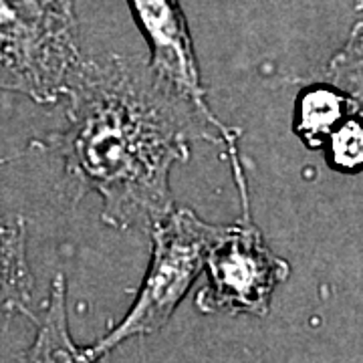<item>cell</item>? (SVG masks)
Wrapping results in <instances>:
<instances>
[{
	"mask_svg": "<svg viewBox=\"0 0 363 363\" xmlns=\"http://www.w3.org/2000/svg\"><path fill=\"white\" fill-rule=\"evenodd\" d=\"M67 125L47 147L61 160L73 200L95 194L101 220L152 228L174 210L169 174L190 160V140L222 143L145 63L87 59L67 95Z\"/></svg>",
	"mask_w": 363,
	"mask_h": 363,
	"instance_id": "obj_1",
	"label": "cell"
},
{
	"mask_svg": "<svg viewBox=\"0 0 363 363\" xmlns=\"http://www.w3.org/2000/svg\"><path fill=\"white\" fill-rule=\"evenodd\" d=\"M85 61L73 0H0V91L57 104Z\"/></svg>",
	"mask_w": 363,
	"mask_h": 363,
	"instance_id": "obj_2",
	"label": "cell"
},
{
	"mask_svg": "<svg viewBox=\"0 0 363 363\" xmlns=\"http://www.w3.org/2000/svg\"><path fill=\"white\" fill-rule=\"evenodd\" d=\"M152 259L125 317L91 350L97 359L133 337L162 331L204 272L210 248L224 226L202 220L190 208H174L152 228Z\"/></svg>",
	"mask_w": 363,
	"mask_h": 363,
	"instance_id": "obj_3",
	"label": "cell"
},
{
	"mask_svg": "<svg viewBox=\"0 0 363 363\" xmlns=\"http://www.w3.org/2000/svg\"><path fill=\"white\" fill-rule=\"evenodd\" d=\"M240 208V220L224 226V233L208 252L206 281L194 298L196 309L204 315L264 317L271 311L277 286L291 274L289 262L272 252L252 220L250 202Z\"/></svg>",
	"mask_w": 363,
	"mask_h": 363,
	"instance_id": "obj_4",
	"label": "cell"
},
{
	"mask_svg": "<svg viewBox=\"0 0 363 363\" xmlns=\"http://www.w3.org/2000/svg\"><path fill=\"white\" fill-rule=\"evenodd\" d=\"M133 18L150 47L147 67L172 93L194 109L218 133L230 160L238 156V133L224 125L206 101L194 40L178 0H128Z\"/></svg>",
	"mask_w": 363,
	"mask_h": 363,
	"instance_id": "obj_5",
	"label": "cell"
},
{
	"mask_svg": "<svg viewBox=\"0 0 363 363\" xmlns=\"http://www.w3.org/2000/svg\"><path fill=\"white\" fill-rule=\"evenodd\" d=\"M33 295L35 279L26 255V220L0 208V329L16 315L37 321Z\"/></svg>",
	"mask_w": 363,
	"mask_h": 363,
	"instance_id": "obj_6",
	"label": "cell"
},
{
	"mask_svg": "<svg viewBox=\"0 0 363 363\" xmlns=\"http://www.w3.org/2000/svg\"><path fill=\"white\" fill-rule=\"evenodd\" d=\"M37 333L23 351L21 363H97L91 347H81L71 337L67 317V283L59 272L52 279L49 298L37 317Z\"/></svg>",
	"mask_w": 363,
	"mask_h": 363,
	"instance_id": "obj_7",
	"label": "cell"
},
{
	"mask_svg": "<svg viewBox=\"0 0 363 363\" xmlns=\"http://www.w3.org/2000/svg\"><path fill=\"white\" fill-rule=\"evenodd\" d=\"M355 111V101L335 85H311L298 93L293 131L309 150H321L331 131Z\"/></svg>",
	"mask_w": 363,
	"mask_h": 363,
	"instance_id": "obj_8",
	"label": "cell"
},
{
	"mask_svg": "<svg viewBox=\"0 0 363 363\" xmlns=\"http://www.w3.org/2000/svg\"><path fill=\"white\" fill-rule=\"evenodd\" d=\"M327 79L331 85L347 93L363 113V21L351 28L350 39L329 61Z\"/></svg>",
	"mask_w": 363,
	"mask_h": 363,
	"instance_id": "obj_9",
	"label": "cell"
},
{
	"mask_svg": "<svg viewBox=\"0 0 363 363\" xmlns=\"http://www.w3.org/2000/svg\"><path fill=\"white\" fill-rule=\"evenodd\" d=\"M327 164L341 174L363 172V113L347 116L325 142Z\"/></svg>",
	"mask_w": 363,
	"mask_h": 363,
	"instance_id": "obj_10",
	"label": "cell"
},
{
	"mask_svg": "<svg viewBox=\"0 0 363 363\" xmlns=\"http://www.w3.org/2000/svg\"><path fill=\"white\" fill-rule=\"evenodd\" d=\"M355 11H363V0H357V2H355Z\"/></svg>",
	"mask_w": 363,
	"mask_h": 363,
	"instance_id": "obj_11",
	"label": "cell"
}]
</instances>
